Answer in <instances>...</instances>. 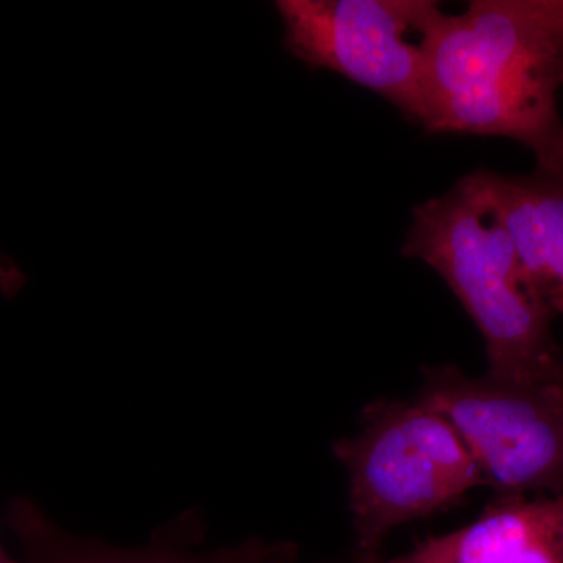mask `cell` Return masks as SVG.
<instances>
[{
	"label": "cell",
	"instance_id": "1",
	"mask_svg": "<svg viewBox=\"0 0 563 563\" xmlns=\"http://www.w3.org/2000/svg\"><path fill=\"white\" fill-rule=\"evenodd\" d=\"M563 0H473L433 33L428 133L503 136L563 173Z\"/></svg>",
	"mask_w": 563,
	"mask_h": 563
},
{
	"label": "cell",
	"instance_id": "2",
	"mask_svg": "<svg viewBox=\"0 0 563 563\" xmlns=\"http://www.w3.org/2000/svg\"><path fill=\"white\" fill-rule=\"evenodd\" d=\"M401 252L431 266L472 317L487 347V374L563 383L558 317L526 273L479 172L415 207Z\"/></svg>",
	"mask_w": 563,
	"mask_h": 563
},
{
	"label": "cell",
	"instance_id": "3",
	"mask_svg": "<svg viewBox=\"0 0 563 563\" xmlns=\"http://www.w3.org/2000/svg\"><path fill=\"white\" fill-rule=\"evenodd\" d=\"M332 450L350 476L352 528L363 553H379L393 529L451 509L485 484L453 424L418 399L369 404L361 432Z\"/></svg>",
	"mask_w": 563,
	"mask_h": 563
},
{
	"label": "cell",
	"instance_id": "4",
	"mask_svg": "<svg viewBox=\"0 0 563 563\" xmlns=\"http://www.w3.org/2000/svg\"><path fill=\"white\" fill-rule=\"evenodd\" d=\"M288 54L376 92L424 129L433 33L432 0H277Z\"/></svg>",
	"mask_w": 563,
	"mask_h": 563
},
{
	"label": "cell",
	"instance_id": "5",
	"mask_svg": "<svg viewBox=\"0 0 563 563\" xmlns=\"http://www.w3.org/2000/svg\"><path fill=\"white\" fill-rule=\"evenodd\" d=\"M418 401L443 415L499 495L563 492V383L424 372Z\"/></svg>",
	"mask_w": 563,
	"mask_h": 563
},
{
	"label": "cell",
	"instance_id": "6",
	"mask_svg": "<svg viewBox=\"0 0 563 563\" xmlns=\"http://www.w3.org/2000/svg\"><path fill=\"white\" fill-rule=\"evenodd\" d=\"M393 563H563V492L499 495L465 528Z\"/></svg>",
	"mask_w": 563,
	"mask_h": 563
},
{
	"label": "cell",
	"instance_id": "7",
	"mask_svg": "<svg viewBox=\"0 0 563 563\" xmlns=\"http://www.w3.org/2000/svg\"><path fill=\"white\" fill-rule=\"evenodd\" d=\"M477 172L526 273L555 317H563V173Z\"/></svg>",
	"mask_w": 563,
	"mask_h": 563
},
{
	"label": "cell",
	"instance_id": "8",
	"mask_svg": "<svg viewBox=\"0 0 563 563\" xmlns=\"http://www.w3.org/2000/svg\"><path fill=\"white\" fill-rule=\"evenodd\" d=\"M7 525L13 529L24 550L22 563H292L295 548L250 540L235 548L213 553H196L174 543L162 542L141 548L111 547L98 539H79L62 531L35 503H11Z\"/></svg>",
	"mask_w": 563,
	"mask_h": 563
},
{
	"label": "cell",
	"instance_id": "9",
	"mask_svg": "<svg viewBox=\"0 0 563 563\" xmlns=\"http://www.w3.org/2000/svg\"><path fill=\"white\" fill-rule=\"evenodd\" d=\"M352 563H393L391 561H384L379 553H363L358 551L355 555L354 562Z\"/></svg>",
	"mask_w": 563,
	"mask_h": 563
},
{
	"label": "cell",
	"instance_id": "10",
	"mask_svg": "<svg viewBox=\"0 0 563 563\" xmlns=\"http://www.w3.org/2000/svg\"><path fill=\"white\" fill-rule=\"evenodd\" d=\"M0 563H18V562L11 561L9 555L5 554V551H3L2 544H0Z\"/></svg>",
	"mask_w": 563,
	"mask_h": 563
}]
</instances>
